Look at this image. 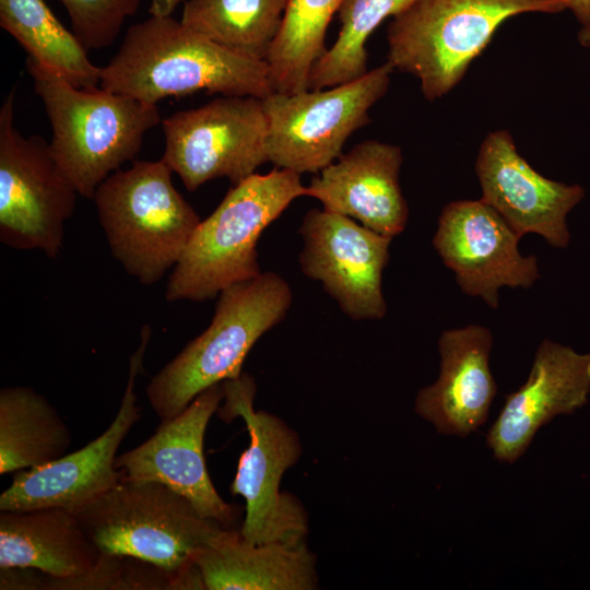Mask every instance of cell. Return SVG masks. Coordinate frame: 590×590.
Segmentation results:
<instances>
[{"label":"cell","instance_id":"obj_1","mask_svg":"<svg viewBox=\"0 0 590 590\" xmlns=\"http://www.w3.org/2000/svg\"><path fill=\"white\" fill-rule=\"evenodd\" d=\"M99 86L150 104L200 91L259 98L274 92L267 61L232 51L170 15L131 25L101 68Z\"/></svg>","mask_w":590,"mask_h":590},{"label":"cell","instance_id":"obj_2","mask_svg":"<svg viewBox=\"0 0 590 590\" xmlns=\"http://www.w3.org/2000/svg\"><path fill=\"white\" fill-rule=\"evenodd\" d=\"M52 129L51 153L78 193L93 199L97 187L138 155L144 134L162 122L156 104L99 87H76L27 58Z\"/></svg>","mask_w":590,"mask_h":590},{"label":"cell","instance_id":"obj_3","mask_svg":"<svg viewBox=\"0 0 590 590\" xmlns=\"http://www.w3.org/2000/svg\"><path fill=\"white\" fill-rule=\"evenodd\" d=\"M305 194L299 174L276 167L234 185L197 226L168 278L166 299H212L231 285L259 275L261 234Z\"/></svg>","mask_w":590,"mask_h":590},{"label":"cell","instance_id":"obj_4","mask_svg":"<svg viewBox=\"0 0 590 590\" xmlns=\"http://www.w3.org/2000/svg\"><path fill=\"white\" fill-rule=\"evenodd\" d=\"M292 300L288 283L274 272H261L222 291L209 327L146 387L161 421L178 415L209 387L239 377L251 347L284 319Z\"/></svg>","mask_w":590,"mask_h":590},{"label":"cell","instance_id":"obj_5","mask_svg":"<svg viewBox=\"0 0 590 590\" xmlns=\"http://www.w3.org/2000/svg\"><path fill=\"white\" fill-rule=\"evenodd\" d=\"M556 0H414L387 30V62L418 79L427 101L448 94L509 17L558 13Z\"/></svg>","mask_w":590,"mask_h":590},{"label":"cell","instance_id":"obj_6","mask_svg":"<svg viewBox=\"0 0 590 590\" xmlns=\"http://www.w3.org/2000/svg\"><path fill=\"white\" fill-rule=\"evenodd\" d=\"M172 173L162 158L135 161L110 174L93 197L113 257L146 286L174 269L201 222Z\"/></svg>","mask_w":590,"mask_h":590},{"label":"cell","instance_id":"obj_7","mask_svg":"<svg viewBox=\"0 0 590 590\" xmlns=\"http://www.w3.org/2000/svg\"><path fill=\"white\" fill-rule=\"evenodd\" d=\"M74 515L101 553L133 557L169 573L192 563L199 551L229 529L154 481L122 479Z\"/></svg>","mask_w":590,"mask_h":590},{"label":"cell","instance_id":"obj_8","mask_svg":"<svg viewBox=\"0 0 590 590\" xmlns=\"http://www.w3.org/2000/svg\"><path fill=\"white\" fill-rule=\"evenodd\" d=\"M225 401L220 410L223 420L241 417L249 434V445L241 453L231 492L246 502L240 535L253 544L305 542L307 514L280 484L293 467L302 447L294 429L280 417L253 408L256 385L243 374L222 382Z\"/></svg>","mask_w":590,"mask_h":590},{"label":"cell","instance_id":"obj_9","mask_svg":"<svg viewBox=\"0 0 590 590\" xmlns=\"http://www.w3.org/2000/svg\"><path fill=\"white\" fill-rule=\"evenodd\" d=\"M393 70L386 61L344 84L262 98L268 162L299 175L333 163L351 134L370 121L369 110L386 94Z\"/></svg>","mask_w":590,"mask_h":590},{"label":"cell","instance_id":"obj_10","mask_svg":"<svg viewBox=\"0 0 590 590\" xmlns=\"http://www.w3.org/2000/svg\"><path fill=\"white\" fill-rule=\"evenodd\" d=\"M15 92L13 87L0 108V241L55 259L79 193L49 144L15 128Z\"/></svg>","mask_w":590,"mask_h":590},{"label":"cell","instance_id":"obj_11","mask_svg":"<svg viewBox=\"0 0 590 590\" xmlns=\"http://www.w3.org/2000/svg\"><path fill=\"white\" fill-rule=\"evenodd\" d=\"M162 160L189 191L226 177L237 185L268 162L262 98L223 95L162 119Z\"/></svg>","mask_w":590,"mask_h":590},{"label":"cell","instance_id":"obj_12","mask_svg":"<svg viewBox=\"0 0 590 590\" xmlns=\"http://www.w3.org/2000/svg\"><path fill=\"white\" fill-rule=\"evenodd\" d=\"M151 335L150 326L144 324L140 344L129 359L120 406L106 430L72 453L42 467L14 472L11 485L0 495L1 511L59 507L74 514L120 483L122 475L115 467L117 451L141 416L135 385L143 371Z\"/></svg>","mask_w":590,"mask_h":590},{"label":"cell","instance_id":"obj_13","mask_svg":"<svg viewBox=\"0 0 590 590\" xmlns=\"http://www.w3.org/2000/svg\"><path fill=\"white\" fill-rule=\"evenodd\" d=\"M302 272L323 290L351 319L378 320L387 305L382 272L392 238L327 211L309 210L302 222Z\"/></svg>","mask_w":590,"mask_h":590},{"label":"cell","instance_id":"obj_14","mask_svg":"<svg viewBox=\"0 0 590 590\" xmlns=\"http://www.w3.org/2000/svg\"><path fill=\"white\" fill-rule=\"evenodd\" d=\"M519 239L483 200H458L444 206L433 245L465 294L497 308L499 288H528L540 278L536 258L520 253Z\"/></svg>","mask_w":590,"mask_h":590},{"label":"cell","instance_id":"obj_15","mask_svg":"<svg viewBox=\"0 0 590 590\" xmlns=\"http://www.w3.org/2000/svg\"><path fill=\"white\" fill-rule=\"evenodd\" d=\"M223 397L222 384L209 387L178 415L162 422L143 444L117 456L115 467L125 480L167 485L201 516L229 528L236 508L219 495L203 453L206 426Z\"/></svg>","mask_w":590,"mask_h":590},{"label":"cell","instance_id":"obj_16","mask_svg":"<svg viewBox=\"0 0 590 590\" xmlns=\"http://www.w3.org/2000/svg\"><path fill=\"white\" fill-rule=\"evenodd\" d=\"M475 172L482 198L522 237L533 233L556 248L570 240L568 213L582 200L580 185H567L538 173L519 154L507 130L489 132L480 145Z\"/></svg>","mask_w":590,"mask_h":590},{"label":"cell","instance_id":"obj_17","mask_svg":"<svg viewBox=\"0 0 590 590\" xmlns=\"http://www.w3.org/2000/svg\"><path fill=\"white\" fill-rule=\"evenodd\" d=\"M590 396V353L543 340L527 381L505 397V404L487 433L494 457L512 463L530 446L535 433L555 416L571 414Z\"/></svg>","mask_w":590,"mask_h":590},{"label":"cell","instance_id":"obj_18","mask_svg":"<svg viewBox=\"0 0 590 590\" xmlns=\"http://www.w3.org/2000/svg\"><path fill=\"white\" fill-rule=\"evenodd\" d=\"M402 163L400 146L362 141L319 172L306 186L305 197L393 238L404 231L409 217L399 180Z\"/></svg>","mask_w":590,"mask_h":590},{"label":"cell","instance_id":"obj_19","mask_svg":"<svg viewBox=\"0 0 590 590\" xmlns=\"http://www.w3.org/2000/svg\"><path fill=\"white\" fill-rule=\"evenodd\" d=\"M492 345L491 331L479 324L441 333L439 377L415 401V411L437 432L467 437L485 423L497 392L489 369Z\"/></svg>","mask_w":590,"mask_h":590},{"label":"cell","instance_id":"obj_20","mask_svg":"<svg viewBox=\"0 0 590 590\" xmlns=\"http://www.w3.org/2000/svg\"><path fill=\"white\" fill-rule=\"evenodd\" d=\"M192 560L208 590H312L318 585L316 559L305 542L253 544L227 529Z\"/></svg>","mask_w":590,"mask_h":590},{"label":"cell","instance_id":"obj_21","mask_svg":"<svg viewBox=\"0 0 590 590\" xmlns=\"http://www.w3.org/2000/svg\"><path fill=\"white\" fill-rule=\"evenodd\" d=\"M99 556L75 515L67 509L0 514V568L31 567L67 579L92 569Z\"/></svg>","mask_w":590,"mask_h":590},{"label":"cell","instance_id":"obj_22","mask_svg":"<svg viewBox=\"0 0 590 590\" xmlns=\"http://www.w3.org/2000/svg\"><path fill=\"white\" fill-rule=\"evenodd\" d=\"M70 430L48 400L31 387L0 391V474L33 469L66 455Z\"/></svg>","mask_w":590,"mask_h":590},{"label":"cell","instance_id":"obj_23","mask_svg":"<svg viewBox=\"0 0 590 590\" xmlns=\"http://www.w3.org/2000/svg\"><path fill=\"white\" fill-rule=\"evenodd\" d=\"M0 25L27 51L28 58L74 86L99 85L101 68L91 62L87 50L45 0H0Z\"/></svg>","mask_w":590,"mask_h":590},{"label":"cell","instance_id":"obj_24","mask_svg":"<svg viewBox=\"0 0 590 590\" xmlns=\"http://www.w3.org/2000/svg\"><path fill=\"white\" fill-rule=\"evenodd\" d=\"M286 0H187L181 23L239 55L266 61Z\"/></svg>","mask_w":590,"mask_h":590},{"label":"cell","instance_id":"obj_25","mask_svg":"<svg viewBox=\"0 0 590 590\" xmlns=\"http://www.w3.org/2000/svg\"><path fill=\"white\" fill-rule=\"evenodd\" d=\"M343 0H286L280 31L266 59L274 92L308 90L309 73L326 52V32Z\"/></svg>","mask_w":590,"mask_h":590},{"label":"cell","instance_id":"obj_26","mask_svg":"<svg viewBox=\"0 0 590 590\" xmlns=\"http://www.w3.org/2000/svg\"><path fill=\"white\" fill-rule=\"evenodd\" d=\"M414 0H343L338 16L339 35L315 62L308 90H321L354 81L368 72L366 42L387 17H393Z\"/></svg>","mask_w":590,"mask_h":590},{"label":"cell","instance_id":"obj_27","mask_svg":"<svg viewBox=\"0 0 590 590\" xmlns=\"http://www.w3.org/2000/svg\"><path fill=\"white\" fill-rule=\"evenodd\" d=\"M66 8L71 31L86 50L110 46L127 17L137 14L140 0H59Z\"/></svg>","mask_w":590,"mask_h":590},{"label":"cell","instance_id":"obj_28","mask_svg":"<svg viewBox=\"0 0 590 590\" xmlns=\"http://www.w3.org/2000/svg\"><path fill=\"white\" fill-rule=\"evenodd\" d=\"M31 567L0 568L1 590H43L47 588L49 576Z\"/></svg>","mask_w":590,"mask_h":590},{"label":"cell","instance_id":"obj_29","mask_svg":"<svg viewBox=\"0 0 590 590\" xmlns=\"http://www.w3.org/2000/svg\"><path fill=\"white\" fill-rule=\"evenodd\" d=\"M565 9H569L581 26H590V0H556Z\"/></svg>","mask_w":590,"mask_h":590},{"label":"cell","instance_id":"obj_30","mask_svg":"<svg viewBox=\"0 0 590 590\" xmlns=\"http://www.w3.org/2000/svg\"><path fill=\"white\" fill-rule=\"evenodd\" d=\"M184 0H152L149 12L151 15L167 16L172 15L175 9Z\"/></svg>","mask_w":590,"mask_h":590},{"label":"cell","instance_id":"obj_31","mask_svg":"<svg viewBox=\"0 0 590 590\" xmlns=\"http://www.w3.org/2000/svg\"><path fill=\"white\" fill-rule=\"evenodd\" d=\"M578 40L583 47H590V26H581L578 33Z\"/></svg>","mask_w":590,"mask_h":590}]
</instances>
